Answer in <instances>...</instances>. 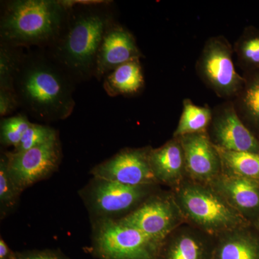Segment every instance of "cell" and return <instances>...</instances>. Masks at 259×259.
Listing matches in <instances>:
<instances>
[{"label": "cell", "instance_id": "cell-4", "mask_svg": "<svg viewBox=\"0 0 259 259\" xmlns=\"http://www.w3.org/2000/svg\"><path fill=\"white\" fill-rule=\"evenodd\" d=\"M185 219L211 235L241 231L245 215L209 185L191 182L180 186L175 197Z\"/></svg>", "mask_w": 259, "mask_h": 259}, {"label": "cell", "instance_id": "cell-11", "mask_svg": "<svg viewBox=\"0 0 259 259\" xmlns=\"http://www.w3.org/2000/svg\"><path fill=\"white\" fill-rule=\"evenodd\" d=\"M180 139L185 154L186 174L196 183L209 185L222 173L221 156L207 133L186 135Z\"/></svg>", "mask_w": 259, "mask_h": 259}, {"label": "cell", "instance_id": "cell-19", "mask_svg": "<svg viewBox=\"0 0 259 259\" xmlns=\"http://www.w3.org/2000/svg\"><path fill=\"white\" fill-rule=\"evenodd\" d=\"M244 79V84L237 95L238 113L252 127L259 130V70L246 72Z\"/></svg>", "mask_w": 259, "mask_h": 259}, {"label": "cell", "instance_id": "cell-29", "mask_svg": "<svg viewBox=\"0 0 259 259\" xmlns=\"http://www.w3.org/2000/svg\"><path fill=\"white\" fill-rule=\"evenodd\" d=\"M15 253L3 238H0V259H15Z\"/></svg>", "mask_w": 259, "mask_h": 259}, {"label": "cell", "instance_id": "cell-8", "mask_svg": "<svg viewBox=\"0 0 259 259\" xmlns=\"http://www.w3.org/2000/svg\"><path fill=\"white\" fill-rule=\"evenodd\" d=\"M4 153L10 176L22 192L55 173L62 159L59 138L23 152Z\"/></svg>", "mask_w": 259, "mask_h": 259}, {"label": "cell", "instance_id": "cell-9", "mask_svg": "<svg viewBox=\"0 0 259 259\" xmlns=\"http://www.w3.org/2000/svg\"><path fill=\"white\" fill-rule=\"evenodd\" d=\"M185 219L175 197L151 194L133 212L118 220L163 243Z\"/></svg>", "mask_w": 259, "mask_h": 259}, {"label": "cell", "instance_id": "cell-14", "mask_svg": "<svg viewBox=\"0 0 259 259\" xmlns=\"http://www.w3.org/2000/svg\"><path fill=\"white\" fill-rule=\"evenodd\" d=\"M150 164L158 183L180 185L186 174L185 154L180 139L173 140L158 148H151Z\"/></svg>", "mask_w": 259, "mask_h": 259}, {"label": "cell", "instance_id": "cell-23", "mask_svg": "<svg viewBox=\"0 0 259 259\" xmlns=\"http://www.w3.org/2000/svg\"><path fill=\"white\" fill-rule=\"evenodd\" d=\"M23 49L0 44V90H13L24 56Z\"/></svg>", "mask_w": 259, "mask_h": 259}, {"label": "cell", "instance_id": "cell-24", "mask_svg": "<svg viewBox=\"0 0 259 259\" xmlns=\"http://www.w3.org/2000/svg\"><path fill=\"white\" fill-rule=\"evenodd\" d=\"M21 193V191L10 176L6 156L4 152L2 153L0 157V216L2 219L14 210Z\"/></svg>", "mask_w": 259, "mask_h": 259}, {"label": "cell", "instance_id": "cell-3", "mask_svg": "<svg viewBox=\"0 0 259 259\" xmlns=\"http://www.w3.org/2000/svg\"><path fill=\"white\" fill-rule=\"evenodd\" d=\"M0 44L47 49L59 37L69 14V1L12 0L3 3Z\"/></svg>", "mask_w": 259, "mask_h": 259}, {"label": "cell", "instance_id": "cell-20", "mask_svg": "<svg viewBox=\"0 0 259 259\" xmlns=\"http://www.w3.org/2000/svg\"><path fill=\"white\" fill-rule=\"evenodd\" d=\"M205 247L199 238L190 233H182L163 243L158 259H204Z\"/></svg>", "mask_w": 259, "mask_h": 259}, {"label": "cell", "instance_id": "cell-16", "mask_svg": "<svg viewBox=\"0 0 259 259\" xmlns=\"http://www.w3.org/2000/svg\"><path fill=\"white\" fill-rule=\"evenodd\" d=\"M144 86V73L140 60L121 65L104 78V90L112 97L132 96L139 93Z\"/></svg>", "mask_w": 259, "mask_h": 259}, {"label": "cell", "instance_id": "cell-27", "mask_svg": "<svg viewBox=\"0 0 259 259\" xmlns=\"http://www.w3.org/2000/svg\"><path fill=\"white\" fill-rule=\"evenodd\" d=\"M20 107L14 90H0V116L6 117Z\"/></svg>", "mask_w": 259, "mask_h": 259}, {"label": "cell", "instance_id": "cell-12", "mask_svg": "<svg viewBox=\"0 0 259 259\" xmlns=\"http://www.w3.org/2000/svg\"><path fill=\"white\" fill-rule=\"evenodd\" d=\"M142 56L132 32L115 22L107 29L100 45L94 77L103 79L116 68L140 60Z\"/></svg>", "mask_w": 259, "mask_h": 259}, {"label": "cell", "instance_id": "cell-6", "mask_svg": "<svg viewBox=\"0 0 259 259\" xmlns=\"http://www.w3.org/2000/svg\"><path fill=\"white\" fill-rule=\"evenodd\" d=\"M154 186L134 187L93 177L79 192L92 222L118 220L137 208L151 195Z\"/></svg>", "mask_w": 259, "mask_h": 259}, {"label": "cell", "instance_id": "cell-22", "mask_svg": "<svg viewBox=\"0 0 259 259\" xmlns=\"http://www.w3.org/2000/svg\"><path fill=\"white\" fill-rule=\"evenodd\" d=\"M236 53L246 72L259 70V29L245 28L236 44Z\"/></svg>", "mask_w": 259, "mask_h": 259}, {"label": "cell", "instance_id": "cell-28", "mask_svg": "<svg viewBox=\"0 0 259 259\" xmlns=\"http://www.w3.org/2000/svg\"><path fill=\"white\" fill-rule=\"evenodd\" d=\"M15 259H69L56 250H37L16 252Z\"/></svg>", "mask_w": 259, "mask_h": 259}, {"label": "cell", "instance_id": "cell-18", "mask_svg": "<svg viewBox=\"0 0 259 259\" xmlns=\"http://www.w3.org/2000/svg\"><path fill=\"white\" fill-rule=\"evenodd\" d=\"M228 234L218 245L214 259H259L258 245L250 237L240 231Z\"/></svg>", "mask_w": 259, "mask_h": 259}, {"label": "cell", "instance_id": "cell-15", "mask_svg": "<svg viewBox=\"0 0 259 259\" xmlns=\"http://www.w3.org/2000/svg\"><path fill=\"white\" fill-rule=\"evenodd\" d=\"M209 186L243 215L259 209V186L250 181L222 172Z\"/></svg>", "mask_w": 259, "mask_h": 259}, {"label": "cell", "instance_id": "cell-1", "mask_svg": "<svg viewBox=\"0 0 259 259\" xmlns=\"http://www.w3.org/2000/svg\"><path fill=\"white\" fill-rule=\"evenodd\" d=\"M69 4L62 31L44 50L76 83L95 76L100 45L107 29L116 21L107 2L69 1Z\"/></svg>", "mask_w": 259, "mask_h": 259}, {"label": "cell", "instance_id": "cell-17", "mask_svg": "<svg viewBox=\"0 0 259 259\" xmlns=\"http://www.w3.org/2000/svg\"><path fill=\"white\" fill-rule=\"evenodd\" d=\"M216 147L223 173L241 177L259 186V152H238Z\"/></svg>", "mask_w": 259, "mask_h": 259}, {"label": "cell", "instance_id": "cell-13", "mask_svg": "<svg viewBox=\"0 0 259 259\" xmlns=\"http://www.w3.org/2000/svg\"><path fill=\"white\" fill-rule=\"evenodd\" d=\"M212 134L215 146L227 151L259 152V141L240 118L233 105H227L214 116Z\"/></svg>", "mask_w": 259, "mask_h": 259}, {"label": "cell", "instance_id": "cell-2", "mask_svg": "<svg viewBox=\"0 0 259 259\" xmlns=\"http://www.w3.org/2000/svg\"><path fill=\"white\" fill-rule=\"evenodd\" d=\"M75 81L44 49H28L13 84L20 107L37 120H64L74 112Z\"/></svg>", "mask_w": 259, "mask_h": 259}, {"label": "cell", "instance_id": "cell-21", "mask_svg": "<svg viewBox=\"0 0 259 259\" xmlns=\"http://www.w3.org/2000/svg\"><path fill=\"white\" fill-rule=\"evenodd\" d=\"M212 117V110L208 107L196 105L189 99L184 100L182 115L174 137L206 132Z\"/></svg>", "mask_w": 259, "mask_h": 259}, {"label": "cell", "instance_id": "cell-10", "mask_svg": "<svg viewBox=\"0 0 259 259\" xmlns=\"http://www.w3.org/2000/svg\"><path fill=\"white\" fill-rule=\"evenodd\" d=\"M151 148H124L92 168L93 177L140 187L158 184L150 164Z\"/></svg>", "mask_w": 259, "mask_h": 259}, {"label": "cell", "instance_id": "cell-25", "mask_svg": "<svg viewBox=\"0 0 259 259\" xmlns=\"http://www.w3.org/2000/svg\"><path fill=\"white\" fill-rule=\"evenodd\" d=\"M32 122L25 114L6 117L0 122V143L4 147L15 148Z\"/></svg>", "mask_w": 259, "mask_h": 259}, {"label": "cell", "instance_id": "cell-5", "mask_svg": "<svg viewBox=\"0 0 259 259\" xmlns=\"http://www.w3.org/2000/svg\"><path fill=\"white\" fill-rule=\"evenodd\" d=\"M93 253L100 259H158L163 243L119 220L93 221Z\"/></svg>", "mask_w": 259, "mask_h": 259}, {"label": "cell", "instance_id": "cell-7", "mask_svg": "<svg viewBox=\"0 0 259 259\" xmlns=\"http://www.w3.org/2000/svg\"><path fill=\"white\" fill-rule=\"evenodd\" d=\"M232 49L224 37H211L206 42L197 62L199 76L222 97L238 95L245 82L244 77L235 67Z\"/></svg>", "mask_w": 259, "mask_h": 259}, {"label": "cell", "instance_id": "cell-26", "mask_svg": "<svg viewBox=\"0 0 259 259\" xmlns=\"http://www.w3.org/2000/svg\"><path fill=\"white\" fill-rule=\"evenodd\" d=\"M59 138L58 131L50 126L31 123L25 131L20 144L12 151L15 153L23 152Z\"/></svg>", "mask_w": 259, "mask_h": 259}]
</instances>
